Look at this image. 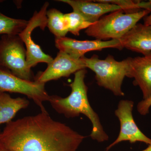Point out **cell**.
Returning <instances> with one entry per match:
<instances>
[{
    "label": "cell",
    "mask_w": 151,
    "mask_h": 151,
    "mask_svg": "<svg viewBox=\"0 0 151 151\" xmlns=\"http://www.w3.org/2000/svg\"><path fill=\"white\" fill-rule=\"evenodd\" d=\"M85 137L47 111L9 122L0 132L10 151H77Z\"/></svg>",
    "instance_id": "cell-1"
},
{
    "label": "cell",
    "mask_w": 151,
    "mask_h": 151,
    "mask_svg": "<svg viewBox=\"0 0 151 151\" xmlns=\"http://www.w3.org/2000/svg\"><path fill=\"white\" fill-rule=\"evenodd\" d=\"M87 73L86 69L78 70L74 73V80L69 85L71 89L69 96L62 98L50 96L49 101L55 110L67 118L85 115L90 120L92 129L90 137L99 142L108 141L109 137L104 131L100 118L89 104L87 96L88 88L84 81Z\"/></svg>",
    "instance_id": "cell-2"
},
{
    "label": "cell",
    "mask_w": 151,
    "mask_h": 151,
    "mask_svg": "<svg viewBox=\"0 0 151 151\" xmlns=\"http://www.w3.org/2000/svg\"><path fill=\"white\" fill-rule=\"evenodd\" d=\"M150 13L151 11L148 10H143L128 14L125 13L123 10H119L102 17L86 29L85 32L87 35L96 40H120L141 19Z\"/></svg>",
    "instance_id": "cell-3"
},
{
    "label": "cell",
    "mask_w": 151,
    "mask_h": 151,
    "mask_svg": "<svg viewBox=\"0 0 151 151\" xmlns=\"http://www.w3.org/2000/svg\"><path fill=\"white\" fill-rule=\"evenodd\" d=\"M81 59L86 68H89L95 73L98 86L110 90L115 96H124L122 85L127 76V58L117 61L113 55H109L105 59L102 60L94 54L90 58L84 56Z\"/></svg>",
    "instance_id": "cell-4"
},
{
    "label": "cell",
    "mask_w": 151,
    "mask_h": 151,
    "mask_svg": "<svg viewBox=\"0 0 151 151\" xmlns=\"http://www.w3.org/2000/svg\"><path fill=\"white\" fill-rule=\"evenodd\" d=\"M0 67L8 69L22 79L32 81V72L27 63L26 49L18 35H3L1 37Z\"/></svg>",
    "instance_id": "cell-5"
},
{
    "label": "cell",
    "mask_w": 151,
    "mask_h": 151,
    "mask_svg": "<svg viewBox=\"0 0 151 151\" xmlns=\"http://www.w3.org/2000/svg\"><path fill=\"white\" fill-rule=\"evenodd\" d=\"M48 6L49 3L46 2L39 12H35L28 21L27 26L18 35L25 46L27 63L31 68L40 63L48 64L53 59L50 55L45 53L39 45L35 43L31 36L32 32L36 28L40 27L43 30L47 27V12Z\"/></svg>",
    "instance_id": "cell-6"
},
{
    "label": "cell",
    "mask_w": 151,
    "mask_h": 151,
    "mask_svg": "<svg viewBox=\"0 0 151 151\" xmlns=\"http://www.w3.org/2000/svg\"><path fill=\"white\" fill-rule=\"evenodd\" d=\"M45 84L24 80L10 71L0 68V92H12L26 95L40 107L42 112H46L42 103L49 101L50 96L46 92Z\"/></svg>",
    "instance_id": "cell-7"
},
{
    "label": "cell",
    "mask_w": 151,
    "mask_h": 151,
    "mask_svg": "<svg viewBox=\"0 0 151 151\" xmlns=\"http://www.w3.org/2000/svg\"><path fill=\"white\" fill-rule=\"evenodd\" d=\"M134 106L132 100H123L119 102L115 114L120 122V132L116 140L107 147L106 151L124 141H129L132 144L139 142L151 145L150 138L146 136L135 123L132 114Z\"/></svg>",
    "instance_id": "cell-8"
},
{
    "label": "cell",
    "mask_w": 151,
    "mask_h": 151,
    "mask_svg": "<svg viewBox=\"0 0 151 151\" xmlns=\"http://www.w3.org/2000/svg\"><path fill=\"white\" fill-rule=\"evenodd\" d=\"M55 45L59 51L64 52L73 58L81 59L86 52L104 49L115 48L122 50L123 47L120 40L102 41L78 40L66 37L55 38Z\"/></svg>",
    "instance_id": "cell-9"
},
{
    "label": "cell",
    "mask_w": 151,
    "mask_h": 151,
    "mask_svg": "<svg viewBox=\"0 0 151 151\" xmlns=\"http://www.w3.org/2000/svg\"><path fill=\"white\" fill-rule=\"evenodd\" d=\"M43 72L39 73L35 81L45 84L52 80L68 77L78 70L86 69L82 59L73 58L64 52L59 51L55 58Z\"/></svg>",
    "instance_id": "cell-10"
},
{
    "label": "cell",
    "mask_w": 151,
    "mask_h": 151,
    "mask_svg": "<svg viewBox=\"0 0 151 151\" xmlns=\"http://www.w3.org/2000/svg\"><path fill=\"white\" fill-rule=\"evenodd\" d=\"M127 77L134 78L133 84L139 86L143 100L151 97V52L143 56L127 58Z\"/></svg>",
    "instance_id": "cell-11"
},
{
    "label": "cell",
    "mask_w": 151,
    "mask_h": 151,
    "mask_svg": "<svg viewBox=\"0 0 151 151\" xmlns=\"http://www.w3.org/2000/svg\"><path fill=\"white\" fill-rule=\"evenodd\" d=\"M68 4L73 9V12L82 16L86 21L94 23L108 13L124 9L114 4L96 1L86 0H60Z\"/></svg>",
    "instance_id": "cell-12"
},
{
    "label": "cell",
    "mask_w": 151,
    "mask_h": 151,
    "mask_svg": "<svg viewBox=\"0 0 151 151\" xmlns=\"http://www.w3.org/2000/svg\"><path fill=\"white\" fill-rule=\"evenodd\" d=\"M120 40L123 48L148 54L151 52V26L137 24Z\"/></svg>",
    "instance_id": "cell-13"
},
{
    "label": "cell",
    "mask_w": 151,
    "mask_h": 151,
    "mask_svg": "<svg viewBox=\"0 0 151 151\" xmlns=\"http://www.w3.org/2000/svg\"><path fill=\"white\" fill-rule=\"evenodd\" d=\"M29 104L24 98H12L7 93L0 92V125L12 122L17 113Z\"/></svg>",
    "instance_id": "cell-14"
},
{
    "label": "cell",
    "mask_w": 151,
    "mask_h": 151,
    "mask_svg": "<svg viewBox=\"0 0 151 151\" xmlns=\"http://www.w3.org/2000/svg\"><path fill=\"white\" fill-rule=\"evenodd\" d=\"M47 27L55 38L65 37L68 29L65 14L56 9H51L47 12Z\"/></svg>",
    "instance_id": "cell-15"
},
{
    "label": "cell",
    "mask_w": 151,
    "mask_h": 151,
    "mask_svg": "<svg viewBox=\"0 0 151 151\" xmlns=\"http://www.w3.org/2000/svg\"><path fill=\"white\" fill-rule=\"evenodd\" d=\"M28 21L12 18L0 12V34L19 35L27 26Z\"/></svg>",
    "instance_id": "cell-16"
},
{
    "label": "cell",
    "mask_w": 151,
    "mask_h": 151,
    "mask_svg": "<svg viewBox=\"0 0 151 151\" xmlns=\"http://www.w3.org/2000/svg\"><path fill=\"white\" fill-rule=\"evenodd\" d=\"M97 1L114 4L122 7L125 13L137 12L141 11L142 9L148 10L151 12V1L148 2L132 0H98Z\"/></svg>",
    "instance_id": "cell-17"
},
{
    "label": "cell",
    "mask_w": 151,
    "mask_h": 151,
    "mask_svg": "<svg viewBox=\"0 0 151 151\" xmlns=\"http://www.w3.org/2000/svg\"><path fill=\"white\" fill-rule=\"evenodd\" d=\"M65 17L68 26V32L76 36L79 35L80 31L86 29L93 24L86 21L81 15L73 12L65 14Z\"/></svg>",
    "instance_id": "cell-18"
},
{
    "label": "cell",
    "mask_w": 151,
    "mask_h": 151,
    "mask_svg": "<svg viewBox=\"0 0 151 151\" xmlns=\"http://www.w3.org/2000/svg\"><path fill=\"white\" fill-rule=\"evenodd\" d=\"M151 107V97L147 100H143L139 102L137 105V110L141 115L145 116L149 113Z\"/></svg>",
    "instance_id": "cell-19"
},
{
    "label": "cell",
    "mask_w": 151,
    "mask_h": 151,
    "mask_svg": "<svg viewBox=\"0 0 151 151\" xmlns=\"http://www.w3.org/2000/svg\"><path fill=\"white\" fill-rule=\"evenodd\" d=\"M144 24L146 25L151 26V12L150 14L144 18Z\"/></svg>",
    "instance_id": "cell-20"
},
{
    "label": "cell",
    "mask_w": 151,
    "mask_h": 151,
    "mask_svg": "<svg viewBox=\"0 0 151 151\" xmlns=\"http://www.w3.org/2000/svg\"><path fill=\"white\" fill-rule=\"evenodd\" d=\"M0 132H1V131H0ZM0 151H10L4 145L1 139H0Z\"/></svg>",
    "instance_id": "cell-21"
},
{
    "label": "cell",
    "mask_w": 151,
    "mask_h": 151,
    "mask_svg": "<svg viewBox=\"0 0 151 151\" xmlns=\"http://www.w3.org/2000/svg\"><path fill=\"white\" fill-rule=\"evenodd\" d=\"M141 151H151V145H149V146L148 147H147V148Z\"/></svg>",
    "instance_id": "cell-22"
},
{
    "label": "cell",
    "mask_w": 151,
    "mask_h": 151,
    "mask_svg": "<svg viewBox=\"0 0 151 151\" xmlns=\"http://www.w3.org/2000/svg\"><path fill=\"white\" fill-rule=\"evenodd\" d=\"M3 1H0V2H2Z\"/></svg>",
    "instance_id": "cell-23"
}]
</instances>
